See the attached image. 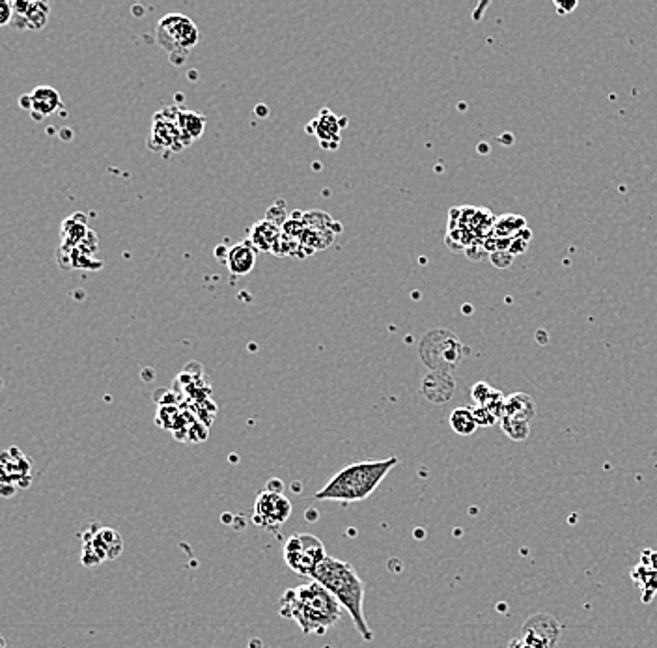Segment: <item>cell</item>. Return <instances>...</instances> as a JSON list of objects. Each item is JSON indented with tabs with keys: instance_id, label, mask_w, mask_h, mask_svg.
I'll return each mask as SVG.
<instances>
[{
	"instance_id": "obj_6",
	"label": "cell",
	"mask_w": 657,
	"mask_h": 648,
	"mask_svg": "<svg viewBox=\"0 0 657 648\" xmlns=\"http://www.w3.org/2000/svg\"><path fill=\"white\" fill-rule=\"evenodd\" d=\"M284 562L287 568L302 577H314L318 568L327 559L323 542L310 532H295L284 542Z\"/></svg>"
},
{
	"instance_id": "obj_9",
	"label": "cell",
	"mask_w": 657,
	"mask_h": 648,
	"mask_svg": "<svg viewBox=\"0 0 657 648\" xmlns=\"http://www.w3.org/2000/svg\"><path fill=\"white\" fill-rule=\"evenodd\" d=\"M172 109L161 110L157 112L153 120H151V131L150 137H148V146L153 151L161 150H172V151H181L185 148L181 135H179L178 123H176V114L170 116Z\"/></svg>"
},
{
	"instance_id": "obj_24",
	"label": "cell",
	"mask_w": 657,
	"mask_h": 648,
	"mask_svg": "<svg viewBox=\"0 0 657 648\" xmlns=\"http://www.w3.org/2000/svg\"><path fill=\"white\" fill-rule=\"evenodd\" d=\"M471 398L474 400L476 406H489V403H493L495 400L502 398V395H500L497 389H493L489 383L478 382L476 385H472Z\"/></svg>"
},
{
	"instance_id": "obj_5",
	"label": "cell",
	"mask_w": 657,
	"mask_h": 648,
	"mask_svg": "<svg viewBox=\"0 0 657 648\" xmlns=\"http://www.w3.org/2000/svg\"><path fill=\"white\" fill-rule=\"evenodd\" d=\"M155 40L168 53L174 66L185 64L187 53L200 40L198 27L183 14H168L157 23Z\"/></svg>"
},
{
	"instance_id": "obj_14",
	"label": "cell",
	"mask_w": 657,
	"mask_h": 648,
	"mask_svg": "<svg viewBox=\"0 0 657 648\" xmlns=\"http://www.w3.org/2000/svg\"><path fill=\"white\" fill-rule=\"evenodd\" d=\"M30 101H32V109L30 114L36 122H41L43 118L55 114L56 110L62 107V97L53 86H38L32 90L30 94Z\"/></svg>"
},
{
	"instance_id": "obj_8",
	"label": "cell",
	"mask_w": 657,
	"mask_h": 648,
	"mask_svg": "<svg viewBox=\"0 0 657 648\" xmlns=\"http://www.w3.org/2000/svg\"><path fill=\"white\" fill-rule=\"evenodd\" d=\"M123 542L122 536L118 534L114 529L109 527H103L97 532H92L90 536L84 538V546H82V562L86 566H96L103 560L116 559L118 555L122 553Z\"/></svg>"
},
{
	"instance_id": "obj_22",
	"label": "cell",
	"mask_w": 657,
	"mask_h": 648,
	"mask_svg": "<svg viewBox=\"0 0 657 648\" xmlns=\"http://www.w3.org/2000/svg\"><path fill=\"white\" fill-rule=\"evenodd\" d=\"M500 428L506 434L512 441H525L530 436V424L523 423V421H515L510 416H504L499 421Z\"/></svg>"
},
{
	"instance_id": "obj_20",
	"label": "cell",
	"mask_w": 657,
	"mask_h": 648,
	"mask_svg": "<svg viewBox=\"0 0 657 648\" xmlns=\"http://www.w3.org/2000/svg\"><path fill=\"white\" fill-rule=\"evenodd\" d=\"M49 15H51V6L47 2L32 0L30 6H28L27 15H25L28 30H41L43 27H47Z\"/></svg>"
},
{
	"instance_id": "obj_13",
	"label": "cell",
	"mask_w": 657,
	"mask_h": 648,
	"mask_svg": "<svg viewBox=\"0 0 657 648\" xmlns=\"http://www.w3.org/2000/svg\"><path fill=\"white\" fill-rule=\"evenodd\" d=\"M281 236L282 226L269 221V219H263V221H258L250 226V232L246 239L256 247L258 253H273L274 245L279 243Z\"/></svg>"
},
{
	"instance_id": "obj_18",
	"label": "cell",
	"mask_w": 657,
	"mask_h": 648,
	"mask_svg": "<svg viewBox=\"0 0 657 648\" xmlns=\"http://www.w3.org/2000/svg\"><path fill=\"white\" fill-rule=\"evenodd\" d=\"M506 416L528 423L536 416V402L527 392H513L506 398Z\"/></svg>"
},
{
	"instance_id": "obj_11",
	"label": "cell",
	"mask_w": 657,
	"mask_h": 648,
	"mask_svg": "<svg viewBox=\"0 0 657 648\" xmlns=\"http://www.w3.org/2000/svg\"><path fill=\"white\" fill-rule=\"evenodd\" d=\"M454 389H456L454 377L452 374H445V372H428L420 383V390H422L424 398H428L433 403L448 402L454 395Z\"/></svg>"
},
{
	"instance_id": "obj_19",
	"label": "cell",
	"mask_w": 657,
	"mask_h": 648,
	"mask_svg": "<svg viewBox=\"0 0 657 648\" xmlns=\"http://www.w3.org/2000/svg\"><path fill=\"white\" fill-rule=\"evenodd\" d=\"M450 428L458 436H472L476 428H478V423H476V419H474V413L469 408H458V410H454L450 413Z\"/></svg>"
},
{
	"instance_id": "obj_21",
	"label": "cell",
	"mask_w": 657,
	"mask_h": 648,
	"mask_svg": "<svg viewBox=\"0 0 657 648\" xmlns=\"http://www.w3.org/2000/svg\"><path fill=\"white\" fill-rule=\"evenodd\" d=\"M525 219L517 217V215H504V217H500L497 223H495V234L500 236V238H508L512 239L515 238L517 234H521L525 230Z\"/></svg>"
},
{
	"instance_id": "obj_1",
	"label": "cell",
	"mask_w": 657,
	"mask_h": 648,
	"mask_svg": "<svg viewBox=\"0 0 657 648\" xmlns=\"http://www.w3.org/2000/svg\"><path fill=\"white\" fill-rule=\"evenodd\" d=\"M344 608L322 583L310 580L287 588L281 598V614L299 624L302 634L323 635L340 621Z\"/></svg>"
},
{
	"instance_id": "obj_4",
	"label": "cell",
	"mask_w": 657,
	"mask_h": 648,
	"mask_svg": "<svg viewBox=\"0 0 657 648\" xmlns=\"http://www.w3.org/2000/svg\"><path fill=\"white\" fill-rule=\"evenodd\" d=\"M463 344L448 329H430L418 344V355L430 372L452 374L463 359Z\"/></svg>"
},
{
	"instance_id": "obj_25",
	"label": "cell",
	"mask_w": 657,
	"mask_h": 648,
	"mask_svg": "<svg viewBox=\"0 0 657 648\" xmlns=\"http://www.w3.org/2000/svg\"><path fill=\"white\" fill-rule=\"evenodd\" d=\"M472 413H474V419H476L478 426H484V428L493 426V424H497V421H499V419L495 416V413H493L489 408H486V406H476V408L472 410Z\"/></svg>"
},
{
	"instance_id": "obj_10",
	"label": "cell",
	"mask_w": 657,
	"mask_h": 648,
	"mask_svg": "<svg viewBox=\"0 0 657 648\" xmlns=\"http://www.w3.org/2000/svg\"><path fill=\"white\" fill-rule=\"evenodd\" d=\"M348 125V118H338L328 109H322V112L307 125L310 135H315L320 144L325 150L335 151L340 144V131Z\"/></svg>"
},
{
	"instance_id": "obj_7",
	"label": "cell",
	"mask_w": 657,
	"mask_h": 648,
	"mask_svg": "<svg viewBox=\"0 0 657 648\" xmlns=\"http://www.w3.org/2000/svg\"><path fill=\"white\" fill-rule=\"evenodd\" d=\"M292 516V503L281 490L266 488L258 493L254 501V523L263 529H279Z\"/></svg>"
},
{
	"instance_id": "obj_12",
	"label": "cell",
	"mask_w": 657,
	"mask_h": 648,
	"mask_svg": "<svg viewBox=\"0 0 657 648\" xmlns=\"http://www.w3.org/2000/svg\"><path fill=\"white\" fill-rule=\"evenodd\" d=\"M256 247L245 239V241H241L237 245H233L232 249H228V254H226L224 264L228 267V271L232 275H248L254 269V264H256Z\"/></svg>"
},
{
	"instance_id": "obj_15",
	"label": "cell",
	"mask_w": 657,
	"mask_h": 648,
	"mask_svg": "<svg viewBox=\"0 0 657 648\" xmlns=\"http://www.w3.org/2000/svg\"><path fill=\"white\" fill-rule=\"evenodd\" d=\"M176 123H178L181 140L187 146V144L194 142V140H198L202 137V133L205 129V116L198 114V112H192V110L178 109Z\"/></svg>"
},
{
	"instance_id": "obj_3",
	"label": "cell",
	"mask_w": 657,
	"mask_h": 648,
	"mask_svg": "<svg viewBox=\"0 0 657 648\" xmlns=\"http://www.w3.org/2000/svg\"><path fill=\"white\" fill-rule=\"evenodd\" d=\"M398 464V458H387V460H370V462H359L344 467L335 477L328 480L325 488L314 495L315 501H336V503H359L368 499L377 486L383 482V478L389 475Z\"/></svg>"
},
{
	"instance_id": "obj_30",
	"label": "cell",
	"mask_w": 657,
	"mask_h": 648,
	"mask_svg": "<svg viewBox=\"0 0 657 648\" xmlns=\"http://www.w3.org/2000/svg\"><path fill=\"white\" fill-rule=\"evenodd\" d=\"M643 564L654 568L657 572V551H644Z\"/></svg>"
},
{
	"instance_id": "obj_23",
	"label": "cell",
	"mask_w": 657,
	"mask_h": 648,
	"mask_svg": "<svg viewBox=\"0 0 657 648\" xmlns=\"http://www.w3.org/2000/svg\"><path fill=\"white\" fill-rule=\"evenodd\" d=\"M302 223H305V228H312V230H328V228L338 226V223H335L333 217L328 213L322 212V210H312V212L302 213Z\"/></svg>"
},
{
	"instance_id": "obj_29",
	"label": "cell",
	"mask_w": 657,
	"mask_h": 648,
	"mask_svg": "<svg viewBox=\"0 0 657 648\" xmlns=\"http://www.w3.org/2000/svg\"><path fill=\"white\" fill-rule=\"evenodd\" d=\"M554 8L561 12V15H568L569 12H574L575 8H577V2H568V4H564L562 0H556V2H554Z\"/></svg>"
},
{
	"instance_id": "obj_28",
	"label": "cell",
	"mask_w": 657,
	"mask_h": 648,
	"mask_svg": "<svg viewBox=\"0 0 657 648\" xmlns=\"http://www.w3.org/2000/svg\"><path fill=\"white\" fill-rule=\"evenodd\" d=\"M14 17V10H12V2L8 0H0V25H10Z\"/></svg>"
},
{
	"instance_id": "obj_16",
	"label": "cell",
	"mask_w": 657,
	"mask_h": 648,
	"mask_svg": "<svg viewBox=\"0 0 657 648\" xmlns=\"http://www.w3.org/2000/svg\"><path fill=\"white\" fill-rule=\"evenodd\" d=\"M92 232L88 226H86V215L84 213H75L69 219L64 221L62 225V245L64 249H75L88 238V234Z\"/></svg>"
},
{
	"instance_id": "obj_2",
	"label": "cell",
	"mask_w": 657,
	"mask_h": 648,
	"mask_svg": "<svg viewBox=\"0 0 657 648\" xmlns=\"http://www.w3.org/2000/svg\"><path fill=\"white\" fill-rule=\"evenodd\" d=\"M314 581L322 583L328 593L335 596L338 603L342 606L344 611L349 613L353 619L357 632L361 634L364 641L374 639V632L370 630L368 622L364 619V583L359 577L357 570L346 560L336 559L327 555V559L323 560L322 566L318 568L314 573Z\"/></svg>"
},
{
	"instance_id": "obj_17",
	"label": "cell",
	"mask_w": 657,
	"mask_h": 648,
	"mask_svg": "<svg viewBox=\"0 0 657 648\" xmlns=\"http://www.w3.org/2000/svg\"><path fill=\"white\" fill-rule=\"evenodd\" d=\"M336 232H340V226H336V228H328V230H312V228H305V232H302L301 239H299V245H301V251H299V253L314 254L318 253V251L327 249L328 245H333Z\"/></svg>"
},
{
	"instance_id": "obj_27",
	"label": "cell",
	"mask_w": 657,
	"mask_h": 648,
	"mask_svg": "<svg viewBox=\"0 0 657 648\" xmlns=\"http://www.w3.org/2000/svg\"><path fill=\"white\" fill-rule=\"evenodd\" d=\"M513 254L508 253V251H493L491 253V262L495 266L499 267H508L512 264Z\"/></svg>"
},
{
	"instance_id": "obj_26",
	"label": "cell",
	"mask_w": 657,
	"mask_h": 648,
	"mask_svg": "<svg viewBox=\"0 0 657 648\" xmlns=\"http://www.w3.org/2000/svg\"><path fill=\"white\" fill-rule=\"evenodd\" d=\"M266 219L273 221V223H276V225H281V226L284 225V223H286V204H284V202H276V204L267 212Z\"/></svg>"
}]
</instances>
